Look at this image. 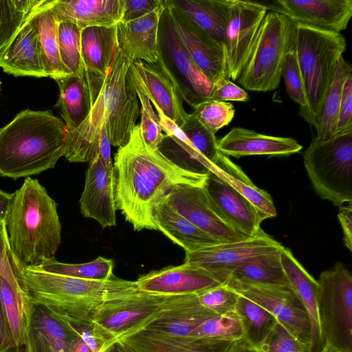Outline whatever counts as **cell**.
I'll use <instances>...</instances> for the list:
<instances>
[{
	"instance_id": "obj_1",
	"label": "cell",
	"mask_w": 352,
	"mask_h": 352,
	"mask_svg": "<svg viewBox=\"0 0 352 352\" xmlns=\"http://www.w3.org/2000/svg\"><path fill=\"white\" fill-rule=\"evenodd\" d=\"M114 194L120 210L135 230H157L153 208L175 186H204L208 175L179 166L144 142L139 124L114 157Z\"/></svg>"
},
{
	"instance_id": "obj_2",
	"label": "cell",
	"mask_w": 352,
	"mask_h": 352,
	"mask_svg": "<svg viewBox=\"0 0 352 352\" xmlns=\"http://www.w3.org/2000/svg\"><path fill=\"white\" fill-rule=\"evenodd\" d=\"M133 63L118 48L104 78L87 82L91 107L83 122L67 132L63 157L69 162H90L97 156L104 126L111 145L129 141L140 115L137 94L127 78Z\"/></svg>"
},
{
	"instance_id": "obj_3",
	"label": "cell",
	"mask_w": 352,
	"mask_h": 352,
	"mask_svg": "<svg viewBox=\"0 0 352 352\" xmlns=\"http://www.w3.org/2000/svg\"><path fill=\"white\" fill-rule=\"evenodd\" d=\"M67 134L49 111L19 112L0 129V175L15 180L53 168L64 155Z\"/></svg>"
},
{
	"instance_id": "obj_4",
	"label": "cell",
	"mask_w": 352,
	"mask_h": 352,
	"mask_svg": "<svg viewBox=\"0 0 352 352\" xmlns=\"http://www.w3.org/2000/svg\"><path fill=\"white\" fill-rule=\"evenodd\" d=\"M6 228L11 250L24 264L55 258L61 243L57 204L37 179L26 177L14 192Z\"/></svg>"
},
{
	"instance_id": "obj_5",
	"label": "cell",
	"mask_w": 352,
	"mask_h": 352,
	"mask_svg": "<svg viewBox=\"0 0 352 352\" xmlns=\"http://www.w3.org/2000/svg\"><path fill=\"white\" fill-rule=\"evenodd\" d=\"M23 274L30 300L74 326L91 327L92 315L103 302L136 289L135 281L115 276L106 280L81 279L25 264Z\"/></svg>"
},
{
	"instance_id": "obj_6",
	"label": "cell",
	"mask_w": 352,
	"mask_h": 352,
	"mask_svg": "<svg viewBox=\"0 0 352 352\" xmlns=\"http://www.w3.org/2000/svg\"><path fill=\"white\" fill-rule=\"evenodd\" d=\"M294 43L307 98V107L300 115L315 127L346 43L341 33L294 24Z\"/></svg>"
},
{
	"instance_id": "obj_7",
	"label": "cell",
	"mask_w": 352,
	"mask_h": 352,
	"mask_svg": "<svg viewBox=\"0 0 352 352\" xmlns=\"http://www.w3.org/2000/svg\"><path fill=\"white\" fill-rule=\"evenodd\" d=\"M294 42V24L274 11L266 13L248 58L236 81L252 91L276 89L287 51Z\"/></svg>"
},
{
	"instance_id": "obj_8",
	"label": "cell",
	"mask_w": 352,
	"mask_h": 352,
	"mask_svg": "<svg viewBox=\"0 0 352 352\" xmlns=\"http://www.w3.org/2000/svg\"><path fill=\"white\" fill-rule=\"evenodd\" d=\"M303 162L319 197L342 206L352 201V132L327 141L314 137L303 153Z\"/></svg>"
},
{
	"instance_id": "obj_9",
	"label": "cell",
	"mask_w": 352,
	"mask_h": 352,
	"mask_svg": "<svg viewBox=\"0 0 352 352\" xmlns=\"http://www.w3.org/2000/svg\"><path fill=\"white\" fill-rule=\"evenodd\" d=\"M319 284L317 309L324 345L340 352H352V276L338 261L322 272Z\"/></svg>"
},
{
	"instance_id": "obj_10",
	"label": "cell",
	"mask_w": 352,
	"mask_h": 352,
	"mask_svg": "<svg viewBox=\"0 0 352 352\" xmlns=\"http://www.w3.org/2000/svg\"><path fill=\"white\" fill-rule=\"evenodd\" d=\"M170 296L137 289L103 302L91 319L92 333L104 351L126 336L142 330L163 308Z\"/></svg>"
},
{
	"instance_id": "obj_11",
	"label": "cell",
	"mask_w": 352,
	"mask_h": 352,
	"mask_svg": "<svg viewBox=\"0 0 352 352\" xmlns=\"http://www.w3.org/2000/svg\"><path fill=\"white\" fill-rule=\"evenodd\" d=\"M156 64L169 78L182 101L192 109L210 100L213 84L188 53L166 6L159 22Z\"/></svg>"
},
{
	"instance_id": "obj_12",
	"label": "cell",
	"mask_w": 352,
	"mask_h": 352,
	"mask_svg": "<svg viewBox=\"0 0 352 352\" xmlns=\"http://www.w3.org/2000/svg\"><path fill=\"white\" fill-rule=\"evenodd\" d=\"M223 285L268 310L293 336L310 348V319L290 284H259L229 278Z\"/></svg>"
},
{
	"instance_id": "obj_13",
	"label": "cell",
	"mask_w": 352,
	"mask_h": 352,
	"mask_svg": "<svg viewBox=\"0 0 352 352\" xmlns=\"http://www.w3.org/2000/svg\"><path fill=\"white\" fill-rule=\"evenodd\" d=\"M267 12L258 2L229 0L224 40L228 78L236 80L240 76Z\"/></svg>"
},
{
	"instance_id": "obj_14",
	"label": "cell",
	"mask_w": 352,
	"mask_h": 352,
	"mask_svg": "<svg viewBox=\"0 0 352 352\" xmlns=\"http://www.w3.org/2000/svg\"><path fill=\"white\" fill-rule=\"evenodd\" d=\"M283 246L263 230L256 236L221 243L185 252L184 263L196 265L214 275L223 285L232 271L250 258L278 250Z\"/></svg>"
},
{
	"instance_id": "obj_15",
	"label": "cell",
	"mask_w": 352,
	"mask_h": 352,
	"mask_svg": "<svg viewBox=\"0 0 352 352\" xmlns=\"http://www.w3.org/2000/svg\"><path fill=\"white\" fill-rule=\"evenodd\" d=\"M162 200L220 243L236 242L249 238L234 230L221 217L213 207L204 185H177Z\"/></svg>"
},
{
	"instance_id": "obj_16",
	"label": "cell",
	"mask_w": 352,
	"mask_h": 352,
	"mask_svg": "<svg viewBox=\"0 0 352 352\" xmlns=\"http://www.w3.org/2000/svg\"><path fill=\"white\" fill-rule=\"evenodd\" d=\"M270 10L294 24L335 33L346 29L352 16V0H277Z\"/></svg>"
},
{
	"instance_id": "obj_17",
	"label": "cell",
	"mask_w": 352,
	"mask_h": 352,
	"mask_svg": "<svg viewBox=\"0 0 352 352\" xmlns=\"http://www.w3.org/2000/svg\"><path fill=\"white\" fill-rule=\"evenodd\" d=\"M135 284L140 292L161 296L197 294L223 285L210 272L184 263L151 271L139 276Z\"/></svg>"
},
{
	"instance_id": "obj_18",
	"label": "cell",
	"mask_w": 352,
	"mask_h": 352,
	"mask_svg": "<svg viewBox=\"0 0 352 352\" xmlns=\"http://www.w3.org/2000/svg\"><path fill=\"white\" fill-rule=\"evenodd\" d=\"M177 34L194 63L212 84L227 77L223 47L185 14L164 0Z\"/></svg>"
},
{
	"instance_id": "obj_19",
	"label": "cell",
	"mask_w": 352,
	"mask_h": 352,
	"mask_svg": "<svg viewBox=\"0 0 352 352\" xmlns=\"http://www.w3.org/2000/svg\"><path fill=\"white\" fill-rule=\"evenodd\" d=\"M204 188L214 209L234 230L248 237L263 230V217L241 193L216 174L210 172Z\"/></svg>"
},
{
	"instance_id": "obj_20",
	"label": "cell",
	"mask_w": 352,
	"mask_h": 352,
	"mask_svg": "<svg viewBox=\"0 0 352 352\" xmlns=\"http://www.w3.org/2000/svg\"><path fill=\"white\" fill-rule=\"evenodd\" d=\"M24 352H69L78 332L68 321L46 307L30 302L26 316Z\"/></svg>"
},
{
	"instance_id": "obj_21",
	"label": "cell",
	"mask_w": 352,
	"mask_h": 352,
	"mask_svg": "<svg viewBox=\"0 0 352 352\" xmlns=\"http://www.w3.org/2000/svg\"><path fill=\"white\" fill-rule=\"evenodd\" d=\"M0 67L6 73L14 76L47 77L34 8L14 36L1 51Z\"/></svg>"
},
{
	"instance_id": "obj_22",
	"label": "cell",
	"mask_w": 352,
	"mask_h": 352,
	"mask_svg": "<svg viewBox=\"0 0 352 352\" xmlns=\"http://www.w3.org/2000/svg\"><path fill=\"white\" fill-rule=\"evenodd\" d=\"M81 214L105 228L116 225L113 169H108L100 154L89 162L79 200Z\"/></svg>"
},
{
	"instance_id": "obj_23",
	"label": "cell",
	"mask_w": 352,
	"mask_h": 352,
	"mask_svg": "<svg viewBox=\"0 0 352 352\" xmlns=\"http://www.w3.org/2000/svg\"><path fill=\"white\" fill-rule=\"evenodd\" d=\"M164 3L137 19L116 25L118 48L133 63L155 64L158 60V28Z\"/></svg>"
},
{
	"instance_id": "obj_24",
	"label": "cell",
	"mask_w": 352,
	"mask_h": 352,
	"mask_svg": "<svg viewBox=\"0 0 352 352\" xmlns=\"http://www.w3.org/2000/svg\"><path fill=\"white\" fill-rule=\"evenodd\" d=\"M215 316L200 304L197 294L170 296L162 310L142 329L190 338L201 324Z\"/></svg>"
},
{
	"instance_id": "obj_25",
	"label": "cell",
	"mask_w": 352,
	"mask_h": 352,
	"mask_svg": "<svg viewBox=\"0 0 352 352\" xmlns=\"http://www.w3.org/2000/svg\"><path fill=\"white\" fill-rule=\"evenodd\" d=\"M219 151L236 158L249 155L287 156L302 148L291 138L263 135L243 127H233L221 139L217 140Z\"/></svg>"
},
{
	"instance_id": "obj_26",
	"label": "cell",
	"mask_w": 352,
	"mask_h": 352,
	"mask_svg": "<svg viewBox=\"0 0 352 352\" xmlns=\"http://www.w3.org/2000/svg\"><path fill=\"white\" fill-rule=\"evenodd\" d=\"M131 67L139 83L157 113L173 121L179 127L187 118L183 101L166 74L158 65L138 60Z\"/></svg>"
},
{
	"instance_id": "obj_27",
	"label": "cell",
	"mask_w": 352,
	"mask_h": 352,
	"mask_svg": "<svg viewBox=\"0 0 352 352\" xmlns=\"http://www.w3.org/2000/svg\"><path fill=\"white\" fill-rule=\"evenodd\" d=\"M234 342L184 338L151 329L116 341L131 352H228Z\"/></svg>"
},
{
	"instance_id": "obj_28",
	"label": "cell",
	"mask_w": 352,
	"mask_h": 352,
	"mask_svg": "<svg viewBox=\"0 0 352 352\" xmlns=\"http://www.w3.org/2000/svg\"><path fill=\"white\" fill-rule=\"evenodd\" d=\"M52 8L58 23H71L81 29L114 26L122 16V0H53Z\"/></svg>"
},
{
	"instance_id": "obj_29",
	"label": "cell",
	"mask_w": 352,
	"mask_h": 352,
	"mask_svg": "<svg viewBox=\"0 0 352 352\" xmlns=\"http://www.w3.org/2000/svg\"><path fill=\"white\" fill-rule=\"evenodd\" d=\"M118 49L116 25L86 28L81 32V56L86 79L102 80Z\"/></svg>"
},
{
	"instance_id": "obj_30",
	"label": "cell",
	"mask_w": 352,
	"mask_h": 352,
	"mask_svg": "<svg viewBox=\"0 0 352 352\" xmlns=\"http://www.w3.org/2000/svg\"><path fill=\"white\" fill-rule=\"evenodd\" d=\"M280 261L289 284L305 306L310 319V352H320L324 344L317 309L318 282L298 262L289 248H283L280 253Z\"/></svg>"
},
{
	"instance_id": "obj_31",
	"label": "cell",
	"mask_w": 352,
	"mask_h": 352,
	"mask_svg": "<svg viewBox=\"0 0 352 352\" xmlns=\"http://www.w3.org/2000/svg\"><path fill=\"white\" fill-rule=\"evenodd\" d=\"M157 230L182 247L185 252H194L221 243L162 200L153 208Z\"/></svg>"
},
{
	"instance_id": "obj_32",
	"label": "cell",
	"mask_w": 352,
	"mask_h": 352,
	"mask_svg": "<svg viewBox=\"0 0 352 352\" xmlns=\"http://www.w3.org/2000/svg\"><path fill=\"white\" fill-rule=\"evenodd\" d=\"M166 1L185 14L224 49L229 0H166Z\"/></svg>"
},
{
	"instance_id": "obj_33",
	"label": "cell",
	"mask_w": 352,
	"mask_h": 352,
	"mask_svg": "<svg viewBox=\"0 0 352 352\" xmlns=\"http://www.w3.org/2000/svg\"><path fill=\"white\" fill-rule=\"evenodd\" d=\"M55 80L59 88L56 106L69 132L80 125L90 111L89 87L85 76L69 75Z\"/></svg>"
},
{
	"instance_id": "obj_34",
	"label": "cell",
	"mask_w": 352,
	"mask_h": 352,
	"mask_svg": "<svg viewBox=\"0 0 352 352\" xmlns=\"http://www.w3.org/2000/svg\"><path fill=\"white\" fill-rule=\"evenodd\" d=\"M53 0H38L34 7L45 70L56 80L66 76L58 52V22L52 8Z\"/></svg>"
},
{
	"instance_id": "obj_35",
	"label": "cell",
	"mask_w": 352,
	"mask_h": 352,
	"mask_svg": "<svg viewBox=\"0 0 352 352\" xmlns=\"http://www.w3.org/2000/svg\"><path fill=\"white\" fill-rule=\"evenodd\" d=\"M351 72V67L342 56L336 63L320 116L315 126L316 137L321 141L329 140L336 135L342 87Z\"/></svg>"
},
{
	"instance_id": "obj_36",
	"label": "cell",
	"mask_w": 352,
	"mask_h": 352,
	"mask_svg": "<svg viewBox=\"0 0 352 352\" xmlns=\"http://www.w3.org/2000/svg\"><path fill=\"white\" fill-rule=\"evenodd\" d=\"M283 248L250 258L236 267L229 278L259 284L289 285L280 261Z\"/></svg>"
},
{
	"instance_id": "obj_37",
	"label": "cell",
	"mask_w": 352,
	"mask_h": 352,
	"mask_svg": "<svg viewBox=\"0 0 352 352\" xmlns=\"http://www.w3.org/2000/svg\"><path fill=\"white\" fill-rule=\"evenodd\" d=\"M212 173L241 193L254 206L264 219L277 215L271 195L267 191L256 186L241 168L229 158L224 162L221 169L216 168Z\"/></svg>"
},
{
	"instance_id": "obj_38",
	"label": "cell",
	"mask_w": 352,
	"mask_h": 352,
	"mask_svg": "<svg viewBox=\"0 0 352 352\" xmlns=\"http://www.w3.org/2000/svg\"><path fill=\"white\" fill-rule=\"evenodd\" d=\"M235 312L241 324L243 339L254 348L262 342L278 322L268 310L241 295Z\"/></svg>"
},
{
	"instance_id": "obj_39",
	"label": "cell",
	"mask_w": 352,
	"mask_h": 352,
	"mask_svg": "<svg viewBox=\"0 0 352 352\" xmlns=\"http://www.w3.org/2000/svg\"><path fill=\"white\" fill-rule=\"evenodd\" d=\"M24 263L13 253L10 246L6 223L0 224V276L12 288L22 315L26 318L29 298L23 274Z\"/></svg>"
},
{
	"instance_id": "obj_40",
	"label": "cell",
	"mask_w": 352,
	"mask_h": 352,
	"mask_svg": "<svg viewBox=\"0 0 352 352\" xmlns=\"http://www.w3.org/2000/svg\"><path fill=\"white\" fill-rule=\"evenodd\" d=\"M37 267L45 272L87 280H106L114 276L113 261L100 256L79 264L64 263L54 258L44 261Z\"/></svg>"
},
{
	"instance_id": "obj_41",
	"label": "cell",
	"mask_w": 352,
	"mask_h": 352,
	"mask_svg": "<svg viewBox=\"0 0 352 352\" xmlns=\"http://www.w3.org/2000/svg\"><path fill=\"white\" fill-rule=\"evenodd\" d=\"M82 30L71 23H58L59 56L67 76H85V67L81 56Z\"/></svg>"
},
{
	"instance_id": "obj_42",
	"label": "cell",
	"mask_w": 352,
	"mask_h": 352,
	"mask_svg": "<svg viewBox=\"0 0 352 352\" xmlns=\"http://www.w3.org/2000/svg\"><path fill=\"white\" fill-rule=\"evenodd\" d=\"M127 78L141 103L140 109L141 120L139 125L142 137L148 147L154 150L158 149L164 133H162L157 115L153 110L150 100L143 91L131 66L129 70Z\"/></svg>"
},
{
	"instance_id": "obj_43",
	"label": "cell",
	"mask_w": 352,
	"mask_h": 352,
	"mask_svg": "<svg viewBox=\"0 0 352 352\" xmlns=\"http://www.w3.org/2000/svg\"><path fill=\"white\" fill-rule=\"evenodd\" d=\"M243 332L236 313L217 315L201 324L190 339L219 341H237L243 338Z\"/></svg>"
},
{
	"instance_id": "obj_44",
	"label": "cell",
	"mask_w": 352,
	"mask_h": 352,
	"mask_svg": "<svg viewBox=\"0 0 352 352\" xmlns=\"http://www.w3.org/2000/svg\"><path fill=\"white\" fill-rule=\"evenodd\" d=\"M38 2V0H0V52Z\"/></svg>"
},
{
	"instance_id": "obj_45",
	"label": "cell",
	"mask_w": 352,
	"mask_h": 352,
	"mask_svg": "<svg viewBox=\"0 0 352 352\" xmlns=\"http://www.w3.org/2000/svg\"><path fill=\"white\" fill-rule=\"evenodd\" d=\"M179 129L195 150L216 169L222 154L218 150L215 134L206 129L192 113H188Z\"/></svg>"
},
{
	"instance_id": "obj_46",
	"label": "cell",
	"mask_w": 352,
	"mask_h": 352,
	"mask_svg": "<svg viewBox=\"0 0 352 352\" xmlns=\"http://www.w3.org/2000/svg\"><path fill=\"white\" fill-rule=\"evenodd\" d=\"M0 298L12 336L21 352H24L27 320L19 310L16 296L9 284L0 276Z\"/></svg>"
},
{
	"instance_id": "obj_47",
	"label": "cell",
	"mask_w": 352,
	"mask_h": 352,
	"mask_svg": "<svg viewBox=\"0 0 352 352\" xmlns=\"http://www.w3.org/2000/svg\"><path fill=\"white\" fill-rule=\"evenodd\" d=\"M192 113L210 131L215 134L232 120L235 109L232 103L208 100L197 104Z\"/></svg>"
},
{
	"instance_id": "obj_48",
	"label": "cell",
	"mask_w": 352,
	"mask_h": 352,
	"mask_svg": "<svg viewBox=\"0 0 352 352\" xmlns=\"http://www.w3.org/2000/svg\"><path fill=\"white\" fill-rule=\"evenodd\" d=\"M282 77L287 94L299 105V113H302L307 107V98L294 42L286 54L282 69Z\"/></svg>"
},
{
	"instance_id": "obj_49",
	"label": "cell",
	"mask_w": 352,
	"mask_h": 352,
	"mask_svg": "<svg viewBox=\"0 0 352 352\" xmlns=\"http://www.w3.org/2000/svg\"><path fill=\"white\" fill-rule=\"evenodd\" d=\"M256 349L259 352H310L308 345L298 340L278 321Z\"/></svg>"
},
{
	"instance_id": "obj_50",
	"label": "cell",
	"mask_w": 352,
	"mask_h": 352,
	"mask_svg": "<svg viewBox=\"0 0 352 352\" xmlns=\"http://www.w3.org/2000/svg\"><path fill=\"white\" fill-rule=\"evenodd\" d=\"M201 305L217 315L235 311L240 295L225 285H221L197 294Z\"/></svg>"
},
{
	"instance_id": "obj_51",
	"label": "cell",
	"mask_w": 352,
	"mask_h": 352,
	"mask_svg": "<svg viewBox=\"0 0 352 352\" xmlns=\"http://www.w3.org/2000/svg\"><path fill=\"white\" fill-rule=\"evenodd\" d=\"M350 132H352V72L343 84L335 136Z\"/></svg>"
},
{
	"instance_id": "obj_52",
	"label": "cell",
	"mask_w": 352,
	"mask_h": 352,
	"mask_svg": "<svg viewBox=\"0 0 352 352\" xmlns=\"http://www.w3.org/2000/svg\"><path fill=\"white\" fill-rule=\"evenodd\" d=\"M210 100L245 102L249 100V95L244 89L223 76L213 83Z\"/></svg>"
},
{
	"instance_id": "obj_53",
	"label": "cell",
	"mask_w": 352,
	"mask_h": 352,
	"mask_svg": "<svg viewBox=\"0 0 352 352\" xmlns=\"http://www.w3.org/2000/svg\"><path fill=\"white\" fill-rule=\"evenodd\" d=\"M163 3V0H122L121 21L139 19L155 10Z\"/></svg>"
},
{
	"instance_id": "obj_54",
	"label": "cell",
	"mask_w": 352,
	"mask_h": 352,
	"mask_svg": "<svg viewBox=\"0 0 352 352\" xmlns=\"http://www.w3.org/2000/svg\"><path fill=\"white\" fill-rule=\"evenodd\" d=\"M0 352H21L9 329L0 298Z\"/></svg>"
},
{
	"instance_id": "obj_55",
	"label": "cell",
	"mask_w": 352,
	"mask_h": 352,
	"mask_svg": "<svg viewBox=\"0 0 352 352\" xmlns=\"http://www.w3.org/2000/svg\"><path fill=\"white\" fill-rule=\"evenodd\" d=\"M338 217L343 231V241L346 247L352 250V206H340Z\"/></svg>"
},
{
	"instance_id": "obj_56",
	"label": "cell",
	"mask_w": 352,
	"mask_h": 352,
	"mask_svg": "<svg viewBox=\"0 0 352 352\" xmlns=\"http://www.w3.org/2000/svg\"><path fill=\"white\" fill-rule=\"evenodd\" d=\"M111 142L107 135L105 126L102 129L99 143V154L104 165L108 169H113L111 158Z\"/></svg>"
},
{
	"instance_id": "obj_57",
	"label": "cell",
	"mask_w": 352,
	"mask_h": 352,
	"mask_svg": "<svg viewBox=\"0 0 352 352\" xmlns=\"http://www.w3.org/2000/svg\"><path fill=\"white\" fill-rule=\"evenodd\" d=\"M14 193H8L0 189V224L6 223Z\"/></svg>"
},
{
	"instance_id": "obj_58",
	"label": "cell",
	"mask_w": 352,
	"mask_h": 352,
	"mask_svg": "<svg viewBox=\"0 0 352 352\" xmlns=\"http://www.w3.org/2000/svg\"><path fill=\"white\" fill-rule=\"evenodd\" d=\"M228 352H259L248 344L243 338L234 342Z\"/></svg>"
},
{
	"instance_id": "obj_59",
	"label": "cell",
	"mask_w": 352,
	"mask_h": 352,
	"mask_svg": "<svg viewBox=\"0 0 352 352\" xmlns=\"http://www.w3.org/2000/svg\"><path fill=\"white\" fill-rule=\"evenodd\" d=\"M69 352H93L87 344L83 341L79 333L72 342Z\"/></svg>"
},
{
	"instance_id": "obj_60",
	"label": "cell",
	"mask_w": 352,
	"mask_h": 352,
	"mask_svg": "<svg viewBox=\"0 0 352 352\" xmlns=\"http://www.w3.org/2000/svg\"><path fill=\"white\" fill-rule=\"evenodd\" d=\"M104 352H131L120 344L116 342Z\"/></svg>"
},
{
	"instance_id": "obj_61",
	"label": "cell",
	"mask_w": 352,
	"mask_h": 352,
	"mask_svg": "<svg viewBox=\"0 0 352 352\" xmlns=\"http://www.w3.org/2000/svg\"><path fill=\"white\" fill-rule=\"evenodd\" d=\"M320 352H340V351L331 347L330 346L324 345Z\"/></svg>"
},
{
	"instance_id": "obj_62",
	"label": "cell",
	"mask_w": 352,
	"mask_h": 352,
	"mask_svg": "<svg viewBox=\"0 0 352 352\" xmlns=\"http://www.w3.org/2000/svg\"><path fill=\"white\" fill-rule=\"evenodd\" d=\"M1 80H0V86H1Z\"/></svg>"
}]
</instances>
